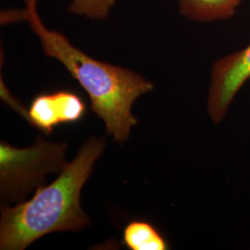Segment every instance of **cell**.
I'll list each match as a JSON object with an SVG mask.
<instances>
[{"label": "cell", "instance_id": "1", "mask_svg": "<svg viewBox=\"0 0 250 250\" xmlns=\"http://www.w3.org/2000/svg\"><path fill=\"white\" fill-rule=\"evenodd\" d=\"M24 1L23 9L5 11L7 23L26 21L45 56L62 63L88 94L92 110L104 122L107 134L124 142L137 124L132 106L136 99L154 89L153 83L131 70L91 58L62 33L45 26L37 10V0Z\"/></svg>", "mask_w": 250, "mask_h": 250}, {"label": "cell", "instance_id": "2", "mask_svg": "<svg viewBox=\"0 0 250 250\" xmlns=\"http://www.w3.org/2000/svg\"><path fill=\"white\" fill-rule=\"evenodd\" d=\"M104 149L103 138H90L51 185L39 187L26 202L3 208L0 249L25 250L45 234L79 232L87 226L90 220L81 207V192Z\"/></svg>", "mask_w": 250, "mask_h": 250}, {"label": "cell", "instance_id": "3", "mask_svg": "<svg viewBox=\"0 0 250 250\" xmlns=\"http://www.w3.org/2000/svg\"><path fill=\"white\" fill-rule=\"evenodd\" d=\"M67 144L50 143L38 137L34 146L16 148L0 144V189L2 200L18 201L40 186L47 173L62 170Z\"/></svg>", "mask_w": 250, "mask_h": 250}, {"label": "cell", "instance_id": "4", "mask_svg": "<svg viewBox=\"0 0 250 250\" xmlns=\"http://www.w3.org/2000/svg\"><path fill=\"white\" fill-rule=\"evenodd\" d=\"M250 79V44L216 61L210 72L207 108L211 122L221 124L233 99Z\"/></svg>", "mask_w": 250, "mask_h": 250}, {"label": "cell", "instance_id": "5", "mask_svg": "<svg viewBox=\"0 0 250 250\" xmlns=\"http://www.w3.org/2000/svg\"><path fill=\"white\" fill-rule=\"evenodd\" d=\"M85 111L86 106L79 95L69 90H59L36 96L25 118L33 126L50 134L57 125L79 122Z\"/></svg>", "mask_w": 250, "mask_h": 250}, {"label": "cell", "instance_id": "6", "mask_svg": "<svg viewBox=\"0 0 250 250\" xmlns=\"http://www.w3.org/2000/svg\"><path fill=\"white\" fill-rule=\"evenodd\" d=\"M242 0H178L180 13L197 22H214L232 18Z\"/></svg>", "mask_w": 250, "mask_h": 250}, {"label": "cell", "instance_id": "7", "mask_svg": "<svg viewBox=\"0 0 250 250\" xmlns=\"http://www.w3.org/2000/svg\"><path fill=\"white\" fill-rule=\"evenodd\" d=\"M125 247L131 250H166L168 244L160 232L145 221H134L125 226L123 235Z\"/></svg>", "mask_w": 250, "mask_h": 250}, {"label": "cell", "instance_id": "8", "mask_svg": "<svg viewBox=\"0 0 250 250\" xmlns=\"http://www.w3.org/2000/svg\"><path fill=\"white\" fill-rule=\"evenodd\" d=\"M119 0H70L72 14L96 21H105Z\"/></svg>", "mask_w": 250, "mask_h": 250}]
</instances>
